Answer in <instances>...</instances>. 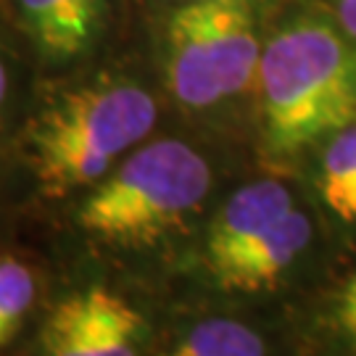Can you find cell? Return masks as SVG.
Wrapping results in <instances>:
<instances>
[{
    "instance_id": "obj_1",
    "label": "cell",
    "mask_w": 356,
    "mask_h": 356,
    "mask_svg": "<svg viewBox=\"0 0 356 356\" xmlns=\"http://www.w3.org/2000/svg\"><path fill=\"white\" fill-rule=\"evenodd\" d=\"M156 124V101L127 79H101L64 92L26 127L29 169L48 198L92 188Z\"/></svg>"
},
{
    "instance_id": "obj_13",
    "label": "cell",
    "mask_w": 356,
    "mask_h": 356,
    "mask_svg": "<svg viewBox=\"0 0 356 356\" xmlns=\"http://www.w3.org/2000/svg\"><path fill=\"white\" fill-rule=\"evenodd\" d=\"M335 8H338V19L346 35L356 40V0H335Z\"/></svg>"
},
{
    "instance_id": "obj_9",
    "label": "cell",
    "mask_w": 356,
    "mask_h": 356,
    "mask_svg": "<svg viewBox=\"0 0 356 356\" xmlns=\"http://www.w3.org/2000/svg\"><path fill=\"white\" fill-rule=\"evenodd\" d=\"M38 298V269L19 254H0V348L22 335Z\"/></svg>"
},
{
    "instance_id": "obj_6",
    "label": "cell",
    "mask_w": 356,
    "mask_h": 356,
    "mask_svg": "<svg viewBox=\"0 0 356 356\" xmlns=\"http://www.w3.org/2000/svg\"><path fill=\"white\" fill-rule=\"evenodd\" d=\"M291 191L277 179L248 182L229 195V201L216 211L206 235L204 261L209 275H216L232 259L264 238L282 216L293 211Z\"/></svg>"
},
{
    "instance_id": "obj_2",
    "label": "cell",
    "mask_w": 356,
    "mask_h": 356,
    "mask_svg": "<svg viewBox=\"0 0 356 356\" xmlns=\"http://www.w3.org/2000/svg\"><path fill=\"white\" fill-rule=\"evenodd\" d=\"M254 88L264 143L288 156L356 122V53L325 24L285 26L264 45Z\"/></svg>"
},
{
    "instance_id": "obj_4",
    "label": "cell",
    "mask_w": 356,
    "mask_h": 356,
    "mask_svg": "<svg viewBox=\"0 0 356 356\" xmlns=\"http://www.w3.org/2000/svg\"><path fill=\"white\" fill-rule=\"evenodd\" d=\"M254 0H191L166 24V79L188 108L251 88L261 58Z\"/></svg>"
},
{
    "instance_id": "obj_7",
    "label": "cell",
    "mask_w": 356,
    "mask_h": 356,
    "mask_svg": "<svg viewBox=\"0 0 356 356\" xmlns=\"http://www.w3.org/2000/svg\"><path fill=\"white\" fill-rule=\"evenodd\" d=\"M312 241V222L301 209L282 216L264 238L245 248L227 267H222L211 280L229 293H259L272 288L296 264Z\"/></svg>"
},
{
    "instance_id": "obj_5",
    "label": "cell",
    "mask_w": 356,
    "mask_h": 356,
    "mask_svg": "<svg viewBox=\"0 0 356 356\" xmlns=\"http://www.w3.org/2000/svg\"><path fill=\"white\" fill-rule=\"evenodd\" d=\"M143 317L106 285L64 296L40 332L42 356H140Z\"/></svg>"
},
{
    "instance_id": "obj_3",
    "label": "cell",
    "mask_w": 356,
    "mask_h": 356,
    "mask_svg": "<svg viewBox=\"0 0 356 356\" xmlns=\"http://www.w3.org/2000/svg\"><path fill=\"white\" fill-rule=\"evenodd\" d=\"M209 191L211 166L193 145L153 140L90 188L76 209V225L98 243L140 248L182 227Z\"/></svg>"
},
{
    "instance_id": "obj_10",
    "label": "cell",
    "mask_w": 356,
    "mask_h": 356,
    "mask_svg": "<svg viewBox=\"0 0 356 356\" xmlns=\"http://www.w3.org/2000/svg\"><path fill=\"white\" fill-rule=\"evenodd\" d=\"M169 356H267L261 335L238 319L214 317L195 325Z\"/></svg>"
},
{
    "instance_id": "obj_11",
    "label": "cell",
    "mask_w": 356,
    "mask_h": 356,
    "mask_svg": "<svg viewBox=\"0 0 356 356\" xmlns=\"http://www.w3.org/2000/svg\"><path fill=\"white\" fill-rule=\"evenodd\" d=\"M103 0H56V40L51 56H74L90 42Z\"/></svg>"
},
{
    "instance_id": "obj_12",
    "label": "cell",
    "mask_w": 356,
    "mask_h": 356,
    "mask_svg": "<svg viewBox=\"0 0 356 356\" xmlns=\"http://www.w3.org/2000/svg\"><path fill=\"white\" fill-rule=\"evenodd\" d=\"M338 322L348 332V338L356 341V275L346 282L341 301H338Z\"/></svg>"
},
{
    "instance_id": "obj_14",
    "label": "cell",
    "mask_w": 356,
    "mask_h": 356,
    "mask_svg": "<svg viewBox=\"0 0 356 356\" xmlns=\"http://www.w3.org/2000/svg\"><path fill=\"white\" fill-rule=\"evenodd\" d=\"M6 95H8V72H6V61L0 56V108L6 103Z\"/></svg>"
},
{
    "instance_id": "obj_8",
    "label": "cell",
    "mask_w": 356,
    "mask_h": 356,
    "mask_svg": "<svg viewBox=\"0 0 356 356\" xmlns=\"http://www.w3.org/2000/svg\"><path fill=\"white\" fill-rule=\"evenodd\" d=\"M322 201L343 222H356V122L327 143L319 169Z\"/></svg>"
}]
</instances>
